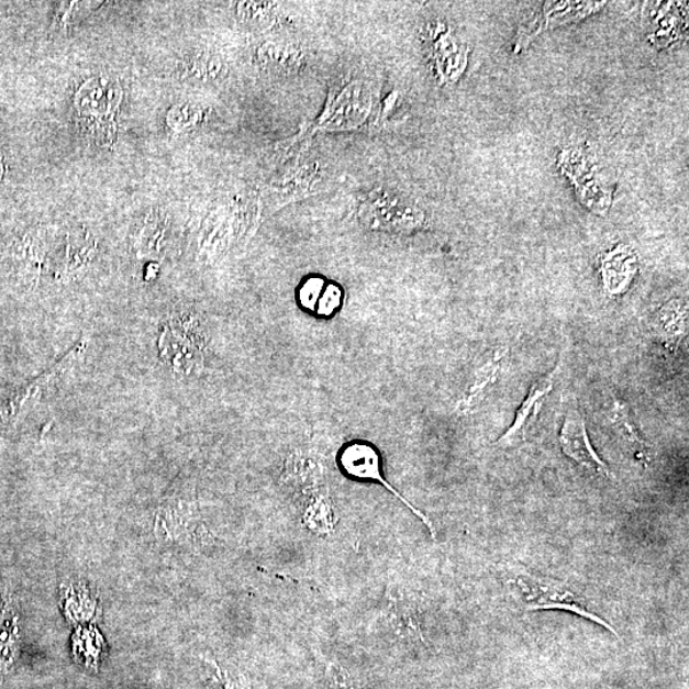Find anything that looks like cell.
<instances>
[{
    "label": "cell",
    "mask_w": 689,
    "mask_h": 689,
    "mask_svg": "<svg viewBox=\"0 0 689 689\" xmlns=\"http://www.w3.org/2000/svg\"><path fill=\"white\" fill-rule=\"evenodd\" d=\"M510 580L519 592L526 611H565L574 613L601 625V627L607 629L618 637V632L613 625L601 620L596 613L590 612L586 608L584 599L577 596L565 582L529 573L522 567L512 568Z\"/></svg>",
    "instance_id": "cell-1"
},
{
    "label": "cell",
    "mask_w": 689,
    "mask_h": 689,
    "mask_svg": "<svg viewBox=\"0 0 689 689\" xmlns=\"http://www.w3.org/2000/svg\"><path fill=\"white\" fill-rule=\"evenodd\" d=\"M121 101V86L109 77H95L77 92L76 109L79 124L87 136L97 141L99 145L113 144Z\"/></svg>",
    "instance_id": "cell-2"
},
{
    "label": "cell",
    "mask_w": 689,
    "mask_h": 689,
    "mask_svg": "<svg viewBox=\"0 0 689 689\" xmlns=\"http://www.w3.org/2000/svg\"><path fill=\"white\" fill-rule=\"evenodd\" d=\"M154 533L160 543L187 548H198L208 542L210 536L205 532L197 505L185 499L168 502L158 509Z\"/></svg>",
    "instance_id": "cell-3"
},
{
    "label": "cell",
    "mask_w": 689,
    "mask_h": 689,
    "mask_svg": "<svg viewBox=\"0 0 689 689\" xmlns=\"http://www.w3.org/2000/svg\"><path fill=\"white\" fill-rule=\"evenodd\" d=\"M338 463L340 467H342L343 471L348 475V477L358 480L375 481L386 488L388 492L392 493L400 502L405 504L408 509L430 529L431 535L435 537L432 521L384 478L381 471V456H379L378 451L374 446L366 442L348 443V445L342 449V453H340Z\"/></svg>",
    "instance_id": "cell-4"
},
{
    "label": "cell",
    "mask_w": 689,
    "mask_h": 689,
    "mask_svg": "<svg viewBox=\"0 0 689 689\" xmlns=\"http://www.w3.org/2000/svg\"><path fill=\"white\" fill-rule=\"evenodd\" d=\"M559 443L565 455L585 467L586 470L603 475V477H611V469L591 445L588 426H586L581 411L573 403L567 408L565 423L559 434Z\"/></svg>",
    "instance_id": "cell-5"
},
{
    "label": "cell",
    "mask_w": 689,
    "mask_h": 689,
    "mask_svg": "<svg viewBox=\"0 0 689 689\" xmlns=\"http://www.w3.org/2000/svg\"><path fill=\"white\" fill-rule=\"evenodd\" d=\"M371 107V93L366 85L353 82L337 95L321 118L323 130H352L366 121Z\"/></svg>",
    "instance_id": "cell-6"
},
{
    "label": "cell",
    "mask_w": 689,
    "mask_h": 689,
    "mask_svg": "<svg viewBox=\"0 0 689 689\" xmlns=\"http://www.w3.org/2000/svg\"><path fill=\"white\" fill-rule=\"evenodd\" d=\"M562 366H564V363L559 362L556 368L551 370L548 375L537 379V381L530 387L526 399L521 403L518 411L516 419H514L510 430L496 442L497 447L510 449L524 445L529 425L532 423L533 419L541 413L546 396H548L553 391L554 386H556Z\"/></svg>",
    "instance_id": "cell-7"
},
{
    "label": "cell",
    "mask_w": 689,
    "mask_h": 689,
    "mask_svg": "<svg viewBox=\"0 0 689 689\" xmlns=\"http://www.w3.org/2000/svg\"><path fill=\"white\" fill-rule=\"evenodd\" d=\"M284 485L303 497L324 489L326 465L323 458L309 451L298 449L285 459L282 469Z\"/></svg>",
    "instance_id": "cell-8"
},
{
    "label": "cell",
    "mask_w": 689,
    "mask_h": 689,
    "mask_svg": "<svg viewBox=\"0 0 689 689\" xmlns=\"http://www.w3.org/2000/svg\"><path fill=\"white\" fill-rule=\"evenodd\" d=\"M386 630L410 641L423 640L422 618L418 607L399 590L388 589L382 608Z\"/></svg>",
    "instance_id": "cell-9"
},
{
    "label": "cell",
    "mask_w": 689,
    "mask_h": 689,
    "mask_svg": "<svg viewBox=\"0 0 689 689\" xmlns=\"http://www.w3.org/2000/svg\"><path fill=\"white\" fill-rule=\"evenodd\" d=\"M302 519L304 526L315 535L326 536L334 533L335 507L326 490L322 489L320 492L305 497Z\"/></svg>",
    "instance_id": "cell-10"
},
{
    "label": "cell",
    "mask_w": 689,
    "mask_h": 689,
    "mask_svg": "<svg viewBox=\"0 0 689 689\" xmlns=\"http://www.w3.org/2000/svg\"><path fill=\"white\" fill-rule=\"evenodd\" d=\"M505 352L499 348L494 353L492 360L482 366L477 376L474 377L469 390L466 391L464 399L458 402L457 409L462 413H470L479 403L485 400L490 387H492L499 377V370L502 368Z\"/></svg>",
    "instance_id": "cell-11"
},
{
    "label": "cell",
    "mask_w": 689,
    "mask_h": 689,
    "mask_svg": "<svg viewBox=\"0 0 689 689\" xmlns=\"http://www.w3.org/2000/svg\"><path fill=\"white\" fill-rule=\"evenodd\" d=\"M20 646L19 613L13 600L4 598L2 613H0V671L11 667L18 656Z\"/></svg>",
    "instance_id": "cell-12"
},
{
    "label": "cell",
    "mask_w": 689,
    "mask_h": 689,
    "mask_svg": "<svg viewBox=\"0 0 689 689\" xmlns=\"http://www.w3.org/2000/svg\"><path fill=\"white\" fill-rule=\"evenodd\" d=\"M205 676L212 689H252L240 670L212 656L202 657Z\"/></svg>",
    "instance_id": "cell-13"
},
{
    "label": "cell",
    "mask_w": 689,
    "mask_h": 689,
    "mask_svg": "<svg viewBox=\"0 0 689 689\" xmlns=\"http://www.w3.org/2000/svg\"><path fill=\"white\" fill-rule=\"evenodd\" d=\"M65 611L68 620L85 623L97 615L98 601L91 597L85 585L69 586L63 591Z\"/></svg>",
    "instance_id": "cell-14"
},
{
    "label": "cell",
    "mask_w": 689,
    "mask_h": 689,
    "mask_svg": "<svg viewBox=\"0 0 689 689\" xmlns=\"http://www.w3.org/2000/svg\"><path fill=\"white\" fill-rule=\"evenodd\" d=\"M258 59L263 66L275 70H292L302 63L303 54L284 44H266L260 47Z\"/></svg>",
    "instance_id": "cell-15"
},
{
    "label": "cell",
    "mask_w": 689,
    "mask_h": 689,
    "mask_svg": "<svg viewBox=\"0 0 689 689\" xmlns=\"http://www.w3.org/2000/svg\"><path fill=\"white\" fill-rule=\"evenodd\" d=\"M612 422L616 426V430L621 432L624 440L635 448V453L646 457L647 443L641 438V434L637 430L635 422H633L630 408L627 403L615 400L612 409Z\"/></svg>",
    "instance_id": "cell-16"
},
{
    "label": "cell",
    "mask_w": 689,
    "mask_h": 689,
    "mask_svg": "<svg viewBox=\"0 0 689 689\" xmlns=\"http://www.w3.org/2000/svg\"><path fill=\"white\" fill-rule=\"evenodd\" d=\"M319 659L330 689H366L362 680L342 663L320 654Z\"/></svg>",
    "instance_id": "cell-17"
},
{
    "label": "cell",
    "mask_w": 689,
    "mask_h": 689,
    "mask_svg": "<svg viewBox=\"0 0 689 689\" xmlns=\"http://www.w3.org/2000/svg\"><path fill=\"white\" fill-rule=\"evenodd\" d=\"M104 640L97 629H79L74 638V652L86 662V667H98Z\"/></svg>",
    "instance_id": "cell-18"
},
{
    "label": "cell",
    "mask_w": 689,
    "mask_h": 689,
    "mask_svg": "<svg viewBox=\"0 0 689 689\" xmlns=\"http://www.w3.org/2000/svg\"><path fill=\"white\" fill-rule=\"evenodd\" d=\"M686 304L684 302H671L664 307L657 316V327L667 335H682L686 323Z\"/></svg>",
    "instance_id": "cell-19"
},
{
    "label": "cell",
    "mask_w": 689,
    "mask_h": 689,
    "mask_svg": "<svg viewBox=\"0 0 689 689\" xmlns=\"http://www.w3.org/2000/svg\"><path fill=\"white\" fill-rule=\"evenodd\" d=\"M173 114H177L178 116L176 118L178 126L193 125L201 119L200 110L193 107H181L177 110H174Z\"/></svg>",
    "instance_id": "cell-20"
}]
</instances>
